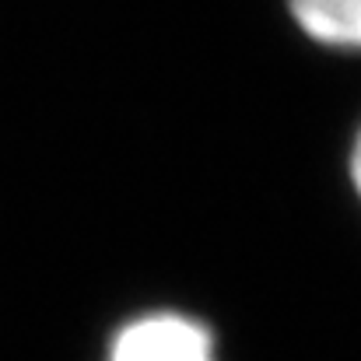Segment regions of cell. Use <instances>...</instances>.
<instances>
[{
	"instance_id": "3",
	"label": "cell",
	"mask_w": 361,
	"mask_h": 361,
	"mask_svg": "<svg viewBox=\"0 0 361 361\" xmlns=\"http://www.w3.org/2000/svg\"><path fill=\"white\" fill-rule=\"evenodd\" d=\"M348 176H351V186H355V193H358V200H361V126H358V133H355V140H351Z\"/></svg>"
},
{
	"instance_id": "2",
	"label": "cell",
	"mask_w": 361,
	"mask_h": 361,
	"mask_svg": "<svg viewBox=\"0 0 361 361\" xmlns=\"http://www.w3.org/2000/svg\"><path fill=\"white\" fill-rule=\"evenodd\" d=\"M295 28L323 49L361 53V0H284Z\"/></svg>"
},
{
	"instance_id": "1",
	"label": "cell",
	"mask_w": 361,
	"mask_h": 361,
	"mask_svg": "<svg viewBox=\"0 0 361 361\" xmlns=\"http://www.w3.org/2000/svg\"><path fill=\"white\" fill-rule=\"evenodd\" d=\"M106 361H214V334L183 312H144L113 337Z\"/></svg>"
}]
</instances>
